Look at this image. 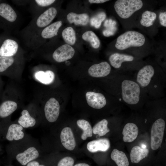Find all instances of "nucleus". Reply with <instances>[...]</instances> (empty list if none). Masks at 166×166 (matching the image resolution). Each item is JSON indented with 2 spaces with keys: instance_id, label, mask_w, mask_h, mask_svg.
I'll list each match as a JSON object with an SVG mask.
<instances>
[{
  "instance_id": "obj_3",
  "label": "nucleus",
  "mask_w": 166,
  "mask_h": 166,
  "mask_svg": "<svg viewBox=\"0 0 166 166\" xmlns=\"http://www.w3.org/2000/svg\"><path fill=\"white\" fill-rule=\"evenodd\" d=\"M145 42L144 36L136 31L126 32L117 38L115 47L119 50H123L131 47H140Z\"/></svg>"
},
{
  "instance_id": "obj_8",
  "label": "nucleus",
  "mask_w": 166,
  "mask_h": 166,
  "mask_svg": "<svg viewBox=\"0 0 166 166\" xmlns=\"http://www.w3.org/2000/svg\"><path fill=\"white\" fill-rule=\"evenodd\" d=\"M88 72L91 76L96 78H103L109 75L111 72L110 64L106 61L101 62L92 65Z\"/></svg>"
},
{
  "instance_id": "obj_32",
  "label": "nucleus",
  "mask_w": 166,
  "mask_h": 166,
  "mask_svg": "<svg viewBox=\"0 0 166 166\" xmlns=\"http://www.w3.org/2000/svg\"><path fill=\"white\" fill-rule=\"evenodd\" d=\"M14 59L13 57L0 56V72L6 70L14 62Z\"/></svg>"
},
{
  "instance_id": "obj_13",
  "label": "nucleus",
  "mask_w": 166,
  "mask_h": 166,
  "mask_svg": "<svg viewBox=\"0 0 166 166\" xmlns=\"http://www.w3.org/2000/svg\"><path fill=\"white\" fill-rule=\"evenodd\" d=\"M110 142L106 138L94 140L89 142L87 145L88 150L92 153L100 151L106 152L110 147Z\"/></svg>"
},
{
  "instance_id": "obj_38",
  "label": "nucleus",
  "mask_w": 166,
  "mask_h": 166,
  "mask_svg": "<svg viewBox=\"0 0 166 166\" xmlns=\"http://www.w3.org/2000/svg\"><path fill=\"white\" fill-rule=\"evenodd\" d=\"M26 166H46L44 164H40L38 161L34 160L29 163Z\"/></svg>"
},
{
  "instance_id": "obj_12",
  "label": "nucleus",
  "mask_w": 166,
  "mask_h": 166,
  "mask_svg": "<svg viewBox=\"0 0 166 166\" xmlns=\"http://www.w3.org/2000/svg\"><path fill=\"white\" fill-rule=\"evenodd\" d=\"M39 156L38 151L34 147H30L23 152L18 154L16 158L22 165L26 166L29 163L37 158Z\"/></svg>"
},
{
  "instance_id": "obj_34",
  "label": "nucleus",
  "mask_w": 166,
  "mask_h": 166,
  "mask_svg": "<svg viewBox=\"0 0 166 166\" xmlns=\"http://www.w3.org/2000/svg\"><path fill=\"white\" fill-rule=\"evenodd\" d=\"M36 3L39 6H49L55 1L54 0H36Z\"/></svg>"
},
{
  "instance_id": "obj_23",
  "label": "nucleus",
  "mask_w": 166,
  "mask_h": 166,
  "mask_svg": "<svg viewBox=\"0 0 166 166\" xmlns=\"http://www.w3.org/2000/svg\"><path fill=\"white\" fill-rule=\"evenodd\" d=\"M35 77L36 80L45 85H49L54 81L55 75L51 71L48 70L45 72L39 71L35 73Z\"/></svg>"
},
{
  "instance_id": "obj_20",
  "label": "nucleus",
  "mask_w": 166,
  "mask_h": 166,
  "mask_svg": "<svg viewBox=\"0 0 166 166\" xmlns=\"http://www.w3.org/2000/svg\"><path fill=\"white\" fill-rule=\"evenodd\" d=\"M0 15L7 21L14 22L16 19L17 14L9 5L5 3L0 4Z\"/></svg>"
},
{
  "instance_id": "obj_7",
  "label": "nucleus",
  "mask_w": 166,
  "mask_h": 166,
  "mask_svg": "<svg viewBox=\"0 0 166 166\" xmlns=\"http://www.w3.org/2000/svg\"><path fill=\"white\" fill-rule=\"evenodd\" d=\"M60 106L57 101L55 98H50L46 103L44 107L45 117L50 122H55L60 113Z\"/></svg>"
},
{
  "instance_id": "obj_28",
  "label": "nucleus",
  "mask_w": 166,
  "mask_h": 166,
  "mask_svg": "<svg viewBox=\"0 0 166 166\" xmlns=\"http://www.w3.org/2000/svg\"><path fill=\"white\" fill-rule=\"evenodd\" d=\"M82 39L88 42L91 46L94 49L98 48L100 45V41L96 34L92 31H88L82 35Z\"/></svg>"
},
{
  "instance_id": "obj_17",
  "label": "nucleus",
  "mask_w": 166,
  "mask_h": 166,
  "mask_svg": "<svg viewBox=\"0 0 166 166\" xmlns=\"http://www.w3.org/2000/svg\"><path fill=\"white\" fill-rule=\"evenodd\" d=\"M149 150L146 148H141L138 146H134L132 148L130 155L131 162L137 164L148 156Z\"/></svg>"
},
{
  "instance_id": "obj_26",
  "label": "nucleus",
  "mask_w": 166,
  "mask_h": 166,
  "mask_svg": "<svg viewBox=\"0 0 166 166\" xmlns=\"http://www.w3.org/2000/svg\"><path fill=\"white\" fill-rule=\"evenodd\" d=\"M77 124L78 126L83 131L81 136L82 140H85L88 137L92 136V128L88 121L84 119H80L77 121Z\"/></svg>"
},
{
  "instance_id": "obj_22",
  "label": "nucleus",
  "mask_w": 166,
  "mask_h": 166,
  "mask_svg": "<svg viewBox=\"0 0 166 166\" xmlns=\"http://www.w3.org/2000/svg\"><path fill=\"white\" fill-rule=\"evenodd\" d=\"M62 22L59 21L52 23L45 28L41 33V36L44 38H49L57 35Z\"/></svg>"
},
{
  "instance_id": "obj_31",
  "label": "nucleus",
  "mask_w": 166,
  "mask_h": 166,
  "mask_svg": "<svg viewBox=\"0 0 166 166\" xmlns=\"http://www.w3.org/2000/svg\"><path fill=\"white\" fill-rule=\"evenodd\" d=\"M106 15L104 12H101L92 18L90 20L91 26H94L96 28L98 29L101 26L102 22L104 20Z\"/></svg>"
},
{
  "instance_id": "obj_6",
  "label": "nucleus",
  "mask_w": 166,
  "mask_h": 166,
  "mask_svg": "<svg viewBox=\"0 0 166 166\" xmlns=\"http://www.w3.org/2000/svg\"><path fill=\"white\" fill-rule=\"evenodd\" d=\"M85 97L88 105L95 109H102L107 103L108 100L106 97L101 92H88L85 94Z\"/></svg>"
},
{
  "instance_id": "obj_2",
  "label": "nucleus",
  "mask_w": 166,
  "mask_h": 166,
  "mask_svg": "<svg viewBox=\"0 0 166 166\" xmlns=\"http://www.w3.org/2000/svg\"><path fill=\"white\" fill-rule=\"evenodd\" d=\"M137 70L133 76L150 99L164 97L166 81L165 73L151 65H145Z\"/></svg>"
},
{
  "instance_id": "obj_36",
  "label": "nucleus",
  "mask_w": 166,
  "mask_h": 166,
  "mask_svg": "<svg viewBox=\"0 0 166 166\" xmlns=\"http://www.w3.org/2000/svg\"><path fill=\"white\" fill-rule=\"evenodd\" d=\"M116 24L117 22L116 21L110 19H107L105 21L104 26L106 28L112 26H116Z\"/></svg>"
},
{
  "instance_id": "obj_25",
  "label": "nucleus",
  "mask_w": 166,
  "mask_h": 166,
  "mask_svg": "<svg viewBox=\"0 0 166 166\" xmlns=\"http://www.w3.org/2000/svg\"><path fill=\"white\" fill-rule=\"evenodd\" d=\"M22 116L19 118L18 122L22 127L28 128L34 126L36 124L35 119L30 115L26 110H23L21 113Z\"/></svg>"
},
{
  "instance_id": "obj_10",
  "label": "nucleus",
  "mask_w": 166,
  "mask_h": 166,
  "mask_svg": "<svg viewBox=\"0 0 166 166\" xmlns=\"http://www.w3.org/2000/svg\"><path fill=\"white\" fill-rule=\"evenodd\" d=\"M134 60V57L132 55L119 53H114L109 57L111 65L118 69H121L124 63H131Z\"/></svg>"
},
{
  "instance_id": "obj_24",
  "label": "nucleus",
  "mask_w": 166,
  "mask_h": 166,
  "mask_svg": "<svg viewBox=\"0 0 166 166\" xmlns=\"http://www.w3.org/2000/svg\"><path fill=\"white\" fill-rule=\"evenodd\" d=\"M17 104L14 101H7L3 102L0 106V117H6L16 110Z\"/></svg>"
},
{
  "instance_id": "obj_21",
  "label": "nucleus",
  "mask_w": 166,
  "mask_h": 166,
  "mask_svg": "<svg viewBox=\"0 0 166 166\" xmlns=\"http://www.w3.org/2000/svg\"><path fill=\"white\" fill-rule=\"evenodd\" d=\"M110 156L117 166H129L128 158L123 152L114 149L112 151Z\"/></svg>"
},
{
  "instance_id": "obj_30",
  "label": "nucleus",
  "mask_w": 166,
  "mask_h": 166,
  "mask_svg": "<svg viewBox=\"0 0 166 166\" xmlns=\"http://www.w3.org/2000/svg\"><path fill=\"white\" fill-rule=\"evenodd\" d=\"M141 17L140 24L143 26L148 27L153 24L156 18V15L153 12L146 10L143 13Z\"/></svg>"
},
{
  "instance_id": "obj_16",
  "label": "nucleus",
  "mask_w": 166,
  "mask_h": 166,
  "mask_svg": "<svg viewBox=\"0 0 166 166\" xmlns=\"http://www.w3.org/2000/svg\"><path fill=\"white\" fill-rule=\"evenodd\" d=\"M57 14L56 9L51 7L44 12L38 18L36 24L39 27H43L49 24Z\"/></svg>"
},
{
  "instance_id": "obj_11",
  "label": "nucleus",
  "mask_w": 166,
  "mask_h": 166,
  "mask_svg": "<svg viewBox=\"0 0 166 166\" xmlns=\"http://www.w3.org/2000/svg\"><path fill=\"white\" fill-rule=\"evenodd\" d=\"M61 143L67 149L72 151L76 145V142L73 132L69 127L64 128L61 130L60 136Z\"/></svg>"
},
{
  "instance_id": "obj_35",
  "label": "nucleus",
  "mask_w": 166,
  "mask_h": 166,
  "mask_svg": "<svg viewBox=\"0 0 166 166\" xmlns=\"http://www.w3.org/2000/svg\"><path fill=\"white\" fill-rule=\"evenodd\" d=\"M159 18L161 25L166 27V12H161L159 14Z\"/></svg>"
},
{
  "instance_id": "obj_40",
  "label": "nucleus",
  "mask_w": 166,
  "mask_h": 166,
  "mask_svg": "<svg viewBox=\"0 0 166 166\" xmlns=\"http://www.w3.org/2000/svg\"><path fill=\"white\" fill-rule=\"evenodd\" d=\"M73 166H90V165L86 163H79L74 164Z\"/></svg>"
},
{
  "instance_id": "obj_29",
  "label": "nucleus",
  "mask_w": 166,
  "mask_h": 166,
  "mask_svg": "<svg viewBox=\"0 0 166 166\" xmlns=\"http://www.w3.org/2000/svg\"><path fill=\"white\" fill-rule=\"evenodd\" d=\"M62 38L65 42L69 45H74L76 42V37L75 31L71 27L65 29L62 33Z\"/></svg>"
},
{
  "instance_id": "obj_33",
  "label": "nucleus",
  "mask_w": 166,
  "mask_h": 166,
  "mask_svg": "<svg viewBox=\"0 0 166 166\" xmlns=\"http://www.w3.org/2000/svg\"><path fill=\"white\" fill-rule=\"evenodd\" d=\"M74 160L71 157H65L59 160L56 166H73Z\"/></svg>"
},
{
  "instance_id": "obj_5",
  "label": "nucleus",
  "mask_w": 166,
  "mask_h": 166,
  "mask_svg": "<svg viewBox=\"0 0 166 166\" xmlns=\"http://www.w3.org/2000/svg\"><path fill=\"white\" fill-rule=\"evenodd\" d=\"M165 124L164 120L159 117L155 121L152 125L151 131V146L153 150L157 149L162 144Z\"/></svg>"
},
{
  "instance_id": "obj_1",
  "label": "nucleus",
  "mask_w": 166,
  "mask_h": 166,
  "mask_svg": "<svg viewBox=\"0 0 166 166\" xmlns=\"http://www.w3.org/2000/svg\"><path fill=\"white\" fill-rule=\"evenodd\" d=\"M110 80L111 93L121 103L136 107L143 105L150 100L132 75L117 72L112 75Z\"/></svg>"
},
{
  "instance_id": "obj_37",
  "label": "nucleus",
  "mask_w": 166,
  "mask_h": 166,
  "mask_svg": "<svg viewBox=\"0 0 166 166\" xmlns=\"http://www.w3.org/2000/svg\"><path fill=\"white\" fill-rule=\"evenodd\" d=\"M116 32L107 29H105L103 31V35L105 37H109L113 35Z\"/></svg>"
},
{
  "instance_id": "obj_18",
  "label": "nucleus",
  "mask_w": 166,
  "mask_h": 166,
  "mask_svg": "<svg viewBox=\"0 0 166 166\" xmlns=\"http://www.w3.org/2000/svg\"><path fill=\"white\" fill-rule=\"evenodd\" d=\"M22 129L23 127L20 125L11 124L8 129L6 136V139L9 141L17 140L22 139L24 136Z\"/></svg>"
},
{
  "instance_id": "obj_39",
  "label": "nucleus",
  "mask_w": 166,
  "mask_h": 166,
  "mask_svg": "<svg viewBox=\"0 0 166 166\" xmlns=\"http://www.w3.org/2000/svg\"><path fill=\"white\" fill-rule=\"evenodd\" d=\"M89 2L90 3H102L109 1L107 0H89Z\"/></svg>"
},
{
  "instance_id": "obj_27",
  "label": "nucleus",
  "mask_w": 166,
  "mask_h": 166,
  "mask_svg": "<svg viewBox=\"0 0 166 166\" xmlns=\"http://www.w3.org/2000/svg\"><path fill=\"white\" fill-rule=\"evenodd\" d=\"M108 122L105 119H103L96 124L92 128L93 133L100 136L106 135L110 131L108 127Z\"/></svg>"
},
{
  "instance_id": "obj_15",
  "label": "nucleus",
  "mask_w": 166,
  "mask_h": 166,
  "mask_svg": "<svg viewBox=\"0 0 166 166\" xmlns=\"http://www.w3.org/2000/svg\"><path fill=\"white\" fill-rule=\"evenodd\" d=\"M138 134V128L134 123L129 122L124 126L122 131L123 140L125 142H131L137 138Z\"/></svg>"
},
{
  "instance_id": "obj_4",
  "label": "nucleus",
  "mask_w": 166,
  "mask_h": 166,
  "mask_svg": "<svg viewBox=\"0 0 166 166\" xmlns=\"http://www.w3.org/2000/svg\"><path fill=\"white\" fill-rule=\"evenodd\" d=\"M143 3L140 0H118L114 4L115 10L121 18L126 19L140 9Z\"/></svg>"
},
{
  "instance_id": "obj_9",
  "label": "nucleus",
  "mask_w": 166,
  "mask_h": 166,
  "mask_svg": "<svg viewBox=\"0 0 166 166\" xmlns=\"http://www.w3.org/2000/svg\"><path fill=\"white\" fill-rule=\"evenodd\" d=\"M74 53V48L71 45L65 44L58 48L53 52V57L55 61L61 62L71 59Z\"/></svg>"
},
{
  "instance_id": "obj_14",
  "label": "nucleus",
  "mask_w": 166,
  "mask_h": 166,
  "mask_svg": "<svg viewBox=\"0 0 166 166\" xmlns=\"http://www.w3.org/2000/svg\"><path fill=\"white\" fill-rule=\"evenodd\" d=\"M18 47V45L15 41L10 39L6 40L0 48V56L12 57L16 53Z\"/></svg>"
},
{
  "instance_id": "obj_19",
  "label": "nucleus",
  "mask_w": 166,
  "mask_h": 166,
  "mask_svg": "<svg viewBox=\"0 0 166 166\" xmlns=\"http://www.w3.org/2000/svg\"><path fill=\"white\" fill-rule=\"evenodd\" d=\"M67 18L69 23L71 24L73 23L76 25L85 26L89 20V15L85 13L77 14L70 12L67 15Z\"/></svg>"
}]
</instances>
